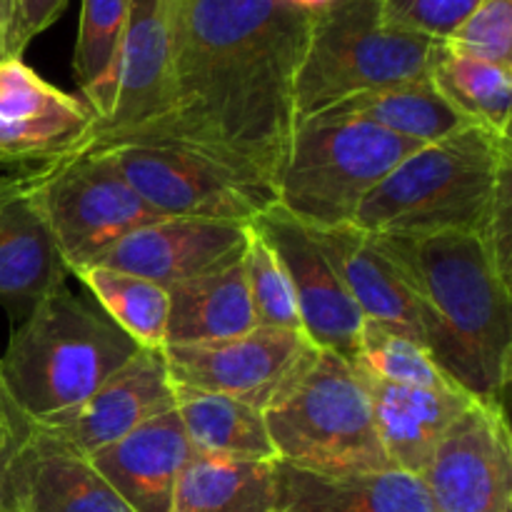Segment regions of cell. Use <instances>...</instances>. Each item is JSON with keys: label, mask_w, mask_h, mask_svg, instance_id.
Returning a JSON list of instances; mask_svg holds the SVG:
<instances>
[{"label": "cell", "mask_w": 512, "mask_h": 512, "mask_svg": "<svg viewBox=\"0 0 512 512\" xmlns=\"http://www.w3.org/2000/svg\"><path fill=\"white\" fill-rule=\"evenodd\" d=\"M245 240L248 225L208 218H158L125 235L98 265L140 275L170 290L238 260Z\"/></svg>", "instance_id": "obj_17"}, {"label": "cell", "mask_w": 512, "mask_h": 512, "mask_svg": "<svg viewBox=\"0 0 512 512\" xmlns=\"http://www.w3.org/2000/svg\"><path fill=\"white\" fill-rule=\"evenodd\" d=\"M353 363L390 383L415 388H455L440 373L418 338L380 320H363L358 358Z\"/></svg>", "instance_id": "obj_30"}, {"label": "cell", "mask_w": 512, "mask_h": 512, "mask_svg": "<svg viewBox=\"0 0 512 512\" xmlns=\"http://www.w3.org/2000/svg\"><path fill=\"white\" fill-rule=\"evenodd\" d=\"M5 512H15V510H10V508H8V510H5Z\"/></svg>", "instance_id": "obj_41"}, {"label": "cell", "mask_w": 512, "mask_h": 512, "mask_svg": "<svg viewBox=\"0 0 512 512\" xmlns=\"http://www.w3.org/2000/svg\"><path fill=\"white\" fill-rule=\"evenodd\" d=\"M443 45L453 53L512 68V0H483Z\"/></svg>", "instance_id": "obj_32"}, {"label": "cell", "mask_w": 512, "mask_h": 512, "mask_svg": "<svg viewBox=\"0 0 512 512\" xmlns=\"http://www.w3.org/2000/svg\"><path fill=\"white\" fill-rule=\"evenodd\" d=\"M13 435L8 508L15 512H133L95 470L88 455L20 418L0 400Z\"/></svg>", "instance_id": "obj_13"}, {"label": "cell", "mask_w": 512, "mask_h": 512, "mask_svg": "<svg viewBox=\"0 0 512 512\" xmlns=\"http://www.w3.org/2000/svg\"><path fill=\"white\" fill-rule=\"evenodd\" d=\"M113 158L130 188L163 218H208L250 225L278 195L215 155L165 135L93 140Z\"/></svg>", "instance_id": "obj_8"}, {"label": "cell", "mask_w": 512, "mask_h": 512, "mask_svg": "<svg viewBox=\"0 0 512 512\" xmlns=\"http://www.w3.org/2000/svg\"><path fill=\"white\" fill-rule=\"evenodd\" d=\"M278 512H435L418 475L403 470L320 475L275 460Z\"/></svg>", "instance_id": "obj_21"}, {"label": "cell", "mask_w": 512, "mask_h": 512, "mask_svg": "<svg viewBox=\"0 0 512 512\" xmlns=\"http://www.w3.org/2000/svg\"><path fill=\"white\" fill-rule=\"evenodd\" d=\"M93 113L40 78L20 58L0 60V153L73 158L93 138Z\"/></svg>", "instance_id": "obj_16"}, {"label": "cell", "mask_w": 512, "mask_h": 512, "mask_svg": "<svg viewBox=\"0 0 512 512\" xmlns=\"http://www.w3.org/2000/svg\"><path fill=\"white\" fill-rule=\"evenodd\" d=\"M70 275L98 265L135 228L163 218L133 188L108 153L85 148L35 190Z\"/></svg>", "instance_id": "obj_9"}, {"label": "cell", "mask_w": 512, "mask_h": 512, "mask_svg": "<svg viewBox=\"0 0 512 512\" xmlns=\"http://www.w3.org/2000/svg\"><path fill=\"white\" fill-rule=\"evenodd\" d=\"M483 0H380V20L390 28L445 43Z\"/></svg>", "instance_id": "obj_33"}, {"label": "cell", "mask_w": 512, "mask_h": 512, "mask_svg": "<svg viewBox=\"0 0 512 512\" xmlns=\"http://www.w3.org/2000/svg\"><path fill=\"white\" fill-rule=\"evenodd\" d=\"M10 435V428H8V420L3 418V413H0V443H5Z\"/></svg>", "instance_id": "obj_39"}, {"label": "cell", "mask_w": 512, "mask_h": 512, "mask_svg": "<svg viewBox=\"0 0 512 512\" xmlns=\"http://www.w3.org/2000/svg\"><path fill=\"white\" fill-rule=\"evenodd\" d=\"M435 48L438 40L385 25L380 0H335L313 18L295 80V120L353 95L428 78Z\"/></svg>", "instance_id": "obj_7"}, {"label": "cell", "mask_w": 512, "mask_h": 512, "mask_svg": "<svg viewBox=\"0 0 512 512\" xmlns=\"http://www.w3.org/2000/svg\"><path fill=\"white\" fill-rule=\"evenodd\" d=\"M193 455L173 408L90 455V463L133 512H170L180 475Z\"/></svg>", "instance_id": "obj_19"}, {"label": "cell", "mask_w": 512, "mask_h": 512, "mask_svg": "<svg viewBox=\"0 0 512 512\" xmlns=\"http://www.w3.org/2000/svg\"><path fill=\"white\" fill-rule=\"evenodd\" d=\"M420 143L368 120L318 113L295 123L278 205L308 228L353 223L375 185Z\"/></svg>", "instance_id": "obj_6"}, {"label": "cell", "mask_w": 512, "mask_h": 512, "mask_svg": "<svg viewBox=\"0 0 512 512\" xmlns=\"http://www.w3.org/2000/svg\"><path fill=\"white\" fill-rule=\"evenodd\" d=\"M3 58H8V55H5V50H3V45H0V60Z\"/></svg>", "instance_id": "obj_40"}, {"label": "cell", "mask_w": 512, "mask_h": 512, "mask_svg": "<svg viewBox=\"0 0 512 512\" xmlns=\"http://www.w3.org/2000/svg\"><path fill=\"white\" fill-rule=\"evenodd\" d=\"M173 110V48L168 0H130L115 68L110 113L93 123V140L143 133Z\"/></svg>", "instance_id": "obj_14"}, {"label": "cell", "mask_w": 512, "mask_h": 512, "mask_svg": "<svg viewBox=\"0 0 512 512\" xmlns=\"http://www.w3.org/2000/svg\"><path fill=\"white\" fill-rule=\"evenodd\" d=\"M290 3H295L298 8L308 10V13L315 15V13H320V10L328 8L330 3H335V0H290Z\"/></svg>", "instance_id": "obj_37"}, {"label": "cell", "mask_w": 512, "mask_h": 512, "mask_svg": "<svg viewBox=\"0 0 512 512\" xmlns=\"http://www.w3.org/2000/svg\"><path fill=\"white\" fill-rule=\"evenodd\" d=\"M175 410L195 453L233 460H275L265 415L255 405L175 385Z\"/></svg>", "instance_id": "obj_24"}, {"label": "cell", "mask_w": 512, "mask_h": 512, "mask_svg": "<svg viewBox=\"0 0 512 512\" xmlns=\"http://www.w3.org/2000/svg\"><path fill=\"white\" fill-rule=\"evenodd\" d=\"M68 275L35 190L0 200V300L35 305Z\"/></svg>", "instance_id": "obj_22"}, {"label": "cell", "mask_w": 512, "mask_h": 512, "mask_svg": "<svg viewBox=\"0 0 512 512\" xmlns=\"http://www.w3.org/2000/svg\"><path fill=\"white\" fill-rule=\"evenodd\" d=\"M510 163L508 135L470 123L400 160L360 203L353 225L370 235H483Z\"/></svg>", "instance_id": "obj_4"}, {"label": "cell", "mask_w": 512, "mask_h": 512, "mask_svg": "<svg viewBox=\"0 0 512 512\" xmlns=\"http://www.w3.org/2000/svg\"><path fill=\"white\" fill-rule=\"evenodd\" d=\"M68 0H8L3 50L8 58H20L30 40L48 30L63 15Z\"/></svg>", "instance_id": "obj_34"}, {"label": "cell", "mask_w": 512, "mask_h": 512, "mask_svg": "<svg viewBox=\"0 0 512 512\" xmlns=\"http://www.w3.org/2000/svg\"><path fill=\"white\" fill-rule=\"evenodd\" d=\"M275 460L320 475L393 470L358 368L340 355L315 358L263 410Z\"/></svg>", "instance_id": "obj_5"}, {"label": "cell", "mask_w": 512, "mask_h": 512, "mask_svg": "<svg viewBox=\"0 0 512 512\" xmlns=\"http://www.w3.org/2000/svg\"><path fill=\"white\" fill-rule=\"evenodd\" d=\"M315 353L318 348L303 333L275 328H253L215 343L163 348L175 385L228 395L260 410L283 393Z\"/></svg>", "instance_id": "obj_10"}, {"label": "cell", "mask_w": 512, "mask_h": 512, "mask_svg": "<svg viewBox=\"0 0 512 512\" xmlns=\"http://www.w3.org/2000/svg\"><path fill=\"white\" fill-rule=\"evenodd\" d=\"M413 293L420 340L440 373L503 405L512 363L510 280L480 233L373 235Z\"/></svg>", "instance_id": "obj_2"}, {"label": "cell", "mask_w": 512, "mask_h": 512, "mask_svg": "<svg viewBox=\"0 0 512 512\" xmlns=\"http://www.w3.org/2000/svg\"><path fill=\"white\" fill-rule=\"evenodd\" d=\"M240 258L168 290L165 345L215 343L258 328Z\"/></svg>", "instance_id": "obj_23"}, {"label": "cell", "mask_w": 512, "mask_h": 512, "mask_svg": "<svg viewBox=\"0 0 512 512\" xmlns=\"http://www.w3.org/2000/svg\"><path fill=\"white\" fill-rule=\"evenodd\" d=\"M173 408L175 383L163 350L140 348L128 365L105 380L78 408L33 425L58 435L90 458Z\"/></svg>", "instance_id": "obj_15"}, {"label": "cell", "mask_w": 512, "mask_h": 512, "mask_svg": "<svg viewBox=\"0 0 512 512\" xmlns=\"http://www.w3.org/2000/svg\"><path fill=\"white\" fill-rule=\"evenodd\" d=\"M310 233L365 320L395 325L420 340L413 293L373 235L353 223L335 225V228H310Z\"/></svg>", "instance_id": "obj_20"}, {"label": "cell", "mask_w": 512, "mask_h": 512, "mask_svg": "<svg viewBox=\"0 0 512 512\" xmlns=\"http://www.w3.org/2000/svg\"><path fill=\"white\" fill-rule=\"evenodd\" d=\"M140 350L68 285L40 298L0 358V400L28 423L78 408Z\"/></svg>", "instance_id": "obj_3"}, {"label": "cell", "mask_w": 512, "mask_h": 512, "mask_svg": "<svg viewBox=\"0 0 512 512\" xmlns=\"http://www.w3.org/2000/svg\"><path fill=\"white\" fill-rule=\"evenodd\" d=\"M75 278L83 280L93 303L140 348H165L170 313L168 290L140 275L105 265H90L75 273Z\"/></svg>", "instance_id": "obj_29"}, {"label": "cell", "mask_w": 512, "mask_h": 512, "mask_svg": "<svg viewBox=\"0 0 512 512\" xmlns=\"http://www.w3.org/2000/svg\"><path fill=\"white\" fill-rule=\"evenodd\" d=\"M420 480L435 512H510L512 440L503 405L473 400Z\"/></svg>", "instance_id": "obj_11"}, {"label": "cell", "mask_w": 512, "mask_h": 512, "mask_svg": "<svg viewBox=\"0 0 512 512\" xmlns=\"http://www.w3.org/2000/svg\"><path fill=\"white\" fill-rule=\"evenodd\" d=\"M510 178L512 170L503 175L500 180V188L495 193L493 208H490L488 220H485V230H483V240L488 243L490 253H493L495 263H498L500 273L510 280Z\"/></svg>", "instance_id": "obj_35"}, {"label": "cell", "mask_w": 512, "mask_h": 512, "mask_svg": "<svg viewBox=\"0 0 512 512\" xmlns=\"http://www.w3.org/2000/svg\"><path fill=\"white\" fill-rule=\"evenodd\" d=\"M355 368L368 393L375 433L390 465L420 478L443 435L475 398L458 388H415L390 383L360 365Z\"/></svg>", "instance_id": "obj_18"}, {"label": "cell", "mask_w": 512, "mask_h": 512, "mask_svg": "<svg viewBox=\"0 0 512 512\" xmlns=\"http://www.w3.org/2000/svg\"><path fill=\"white\" fill-rule=\"evenodd\" d=\"M240 263H243V275L245 285H248L250 305H253L255 325L258 328L303 333L298 303H295L288 273H285L275 250L265 243V238L253 225H248V240H245Z\"/></svg>", "instance_id": "obj_31"}, {"label": "cell", "mask_w": 512, "mask_h": 512, "mask_svg": "<svg viewBox=\"0 0 512 512\" xmlns=\"http://www.w3.org/2000/svg\"><path fill=\"white\" fill-rule=\"evenodd\" d=\"M313 18L290 0H168L173 110L135 135L195 145L278 195Z\"/></svg>", "instance_id": "obj_1"}, {"label": "cell", "mask_w": 512, "mask_h": 512, "mask_svg": "<svg viewBox=\"0 0 512 512\" xmlns=\"http://www.w3.org/2000/svg\"><path fill=\"white\" fill-rule=\"evenodd\" d=\"M250 225L263 235L283 263L298 303L303 335L310 345L353 363L358 358L365 318L318 248L308 225L293 218L278 203L255 215Z\"/></svg>", "instance_id": "obj_12"}, {"label": "cell", "mask_w": 512, "mask_h": 512, "mask_svg": "<svg viewBox=\"0 0 512 512\" xmlns=\"http://www.w3.org/2000/svg\"><path fill=\"white\" fill-rule=\"evenodd\" d=\"M325 113L368 120V123L378 125L388 133L415 140L420 145L438 143V140L470 125L458 110L445 103L443 95L430 83V78L353 95V98L340 100Z\"/></svg>", "instance_id": "obj_26"}, {"label": "cell", "mask_w": 512, "mask_h": 512, "mask_svg": "<svg viewBox=\"0 0 512 512\" xmlns=\"http://www.w3.org/2000/svg\"><path fill=\"white\" fill-rule=\"evenodd\" d=\"M13 455V435H8L5 443H0V512L8 510V465Z\"/></svg>", "instance_id": "obj_36"}, {"label": "cell", "mask_w": 512, "mask_h": 512, "mask_svg": "<svg viewBox=\"0 0 512 512\" xmlns=\"http://www.w3.org/2000/svg\"><path fill=\"white\" fill-rule=\"evenodd\" d=\"M130 0H83L73 70L95 123L110 113Z\"/></svg>", "instance_id": "obj_28"}, {"label": "cell", "mask_w": 512, "mask_h": 512, "mask_svg": "<svg viewBox=\"0 0 512 512\" xmlns=\"http://www.w3.org/2000/svg\"><path fill=\"white\" fill-rule=\"evenodd\" d=\"M170 512H278L275 460H233L195 453Z\"/></svg>", "instance_id": "obj_25"}, {"label": "cell", "mask_w": 512, "mask_h": 512, "mask_svg": "<svg viewBox=\"0 0 512 512\" xmlns=\"http://www.w3.org/2000/svg\"><path fill=\"white\" fill-rule=\"evenodd\" d=\"M428 78L445 103L458 110L468 123L483 125L510 138L512 68L453 53L438 43Z\"/></svg>", "instance_id": "obj_27"}, {"label": "cell", "mask_w": 512, "mask_h": 512, "mask_svg": "<svg viewBox=\"0 0 512 512\" xmlns=\"http://www.w3.org/2000/svg\"><path fill=\"white\" fill-rule=\"evenodd\" d=\"M5 25H8V0H0V45L5 38Z\"/></svg>", "instance_id": "obj_38"}]
</instances>
